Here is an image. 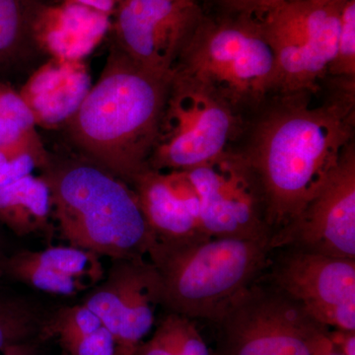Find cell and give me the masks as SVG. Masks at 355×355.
Returning <instances> with one entry per match:
<instances>
[{
	"label": "cell",
	"mask_w": 355,
	"mask_h": 355,
	"mask_svg": "<svg viewBox=\"0 0 355 355\" xmlns=\"http://www.w3.org/2000/svg\"><path fill=\"white\" fill-rule=\"evenodd\" d=\"M354 81L343 79L319 106L305 92L284 94L241 150L263 186L272 238L300 216L354 142Z\"/></svg>",
	"instance_id": "1"
},
{
	"label": "cell",
	"mask_w": 355,
	"mask_h": 355,
	"mask_svg": "<svg viewBox=\"0 0 355 355\" xmlns=\"http://www.w3.org/2000/svg\"><path fill=\"white\" fill-rule=\"evenodd\" d=\"M172 76L144 69L112 44L99 80L64 125L65 140L132 184L147 168Z\"/></svg>",
	"instance_id": "2"
},
{
	"label": "cell",
	"mask_w": 355,
	"mask_h": 355,
	"mask_svg": "<svg viewBox=\"0 0 355 355\" xmlns=\"http://www.w3.org/2000/svg\"><path fill=\"white\" fill-rule=\"evenodd\" d=\"M39 176L51 193L53 221L70 246L116 259H148L150 229L132 186L65 140L48 150Z\"/></svg>",
	"instance_id": "3"
},
{
	"label": "cell",
	"mask_w": 355,
	"mask_h": 355,
	"mask_svg": "<svg viewBox=\"0 0 355 355\" xmlns=\"http://www.w3.org/2000/svg\"><path fill=\"white\" fill-rule=\"evenodd\" d=\"M270 239L207 237L148 254L160 275L167 312L216 323L226 307L257 282L268 265Z\"/></svg>",
	"instance_id": "4"
},
{
	"label": "cell",
	"mask_w": 355,
	"mask_h": 355,
	"mask_svg": "<svg viewBox=\"0 0 355 355\" xmlns=\"http://www.w3.org/2000/svg\"><path fill=\"white\" fill-rule=\"evenodd\" d=\"M205 14L173 73L202 84L236 112L279 91L275 51L261 21L224 11Z\"/></svg>",
	"instance_id": "5"
},
{
	"label": "cell",
	"mask_w": 355,
	"mask_h": 355,
	"mask_svg": "<svg viewBox=\"0 0 355 355\" xmlns=\"http://www.w3.org/2000/svg\"><path fill=\"white\" fill-rule=\"evenodd\" d=\"M214 324L219 335L212 355H323L334 345L331 329L261 277Z\"/></svg>",
	"instance_id": "6"
},
{
	"label": "cell",
	"mask_w": 355,
	"mask_h": 355,
	"mask_svg": "<svg viewBox=\"0 0 355 355\" xmlns=\"http://www.w3.org/2000/svg\"><path fill=\"white\" fill-rule=\"evenodd\" d=\"M238 127L230 105L188 77L173 73L147 168L189 171L228 150Z\"/></svg>",
	"instance_id": "7"
},
{
	"label": "cell",
	"mask_w": 355,
	"mask_h": 355,
	"mask_svg": "<svg viewBox=\"0 0 355 355\" xmlns=\"http://www.w3.org/2000/svg\"><path fill=\"white\" fill-rule=\"evenodd\" d=\"M343 3L291 0L261 21L277 60L279 92L314 90L336 57Z\"/></svg>",
	"instance_id": "8"
},
{
	"label": "cell",
	"mask_w": 355,
	"mask_h": 355,
	"mask_svg": "<svg viewBox=\"0 0 355 355\" xmlns=\"http://www.w3.org/2000/svg\"><path fill=\"white\" fill-rule=\"evenodd\" d=\"M184 172L200 198L205 235L272 241L263 186L242 151L228 149Z\"/></svg>",
	"instance_id": "9"
},
{
	"label": "cell",
	"mask_w": 355,
	"mask_h": 355,
	"mask_svg": "<svg viewBox=\"0 0 355 355\" xmlns=\"http://www.w3.org/2000/svg\"><path fill=\"white\" fill-rule=\"evenodd\" d=\"M261 277L302 306L318 323L355 331V260L277 248Z\"/></svg>",
	"instance_id": "10"
},
{
	"label": "cell",
	"mask_w": 355,
	"mask_h": 355,
	"mask_svg": "<svg viewBox=\"0 0 355 355\" xmlns=\"http://www.w3.org/2000/svg\"><path fill=\"white\" fill-rule=\"evenodd\" d=\"M205 14L198 0H123L112 44L144 69L172 76Z\"/></svg>",
	"instance_id": "11"
},
{
	"label": "cell",
	"mask_w": 355,
	"mask_h": 355,
	"mask_svg": "<svg viewBox=\"0 0 355 355\" xmlns=\"http://www.w3.org/2000/svg\"><path fill=\"white\" fill-rule=\"evenodd\" d=\"M161 301L160 275L148 259H116L83 304L113 334L121 350L133 355L150 333Z\"/></svg>",
	"instance_id": "12"
},
{
	"label": "cell",
	"mask_w": 355,
	"mask_h": 355,
	"mask_svg": "<svg viewBox=\"0 0 355 355\" xmlns=\"http://www.w3.org/2000/svg\"><path fill=\"white\" fill-rule=\"evenodd\" d=\"M272 245L355 260L354 142L300 216L272 238Z\"/></svg>",
	"instance_id": "13"
},
{
	"label": "cell",
	"mask_w": 355,
	"mask_h": 355,
	"mask_svg": "<svg viewBox=\"0 0 355 355\" xmlns=\"http://www.w3.org/2000/svg\"><path fill=\"white\" fill-rule=\"evenodd\" d=\"M130 186L153 234V248L183 246L209 237L200 220V198L186 172L146 168Z\"/></svg>",
	"instance_id": "14"
},
{
	"label": "cell",
	"mask_w": 355,
	"mask_h": 355,
	"mask_svg": "<svg viewBox=\"0 0 355 355\" xmlns=\"http://www.w3.org/2000/svg\"><path fill=\"white\" fill-rule=\"evenodd\" d=\"M91 88L85 67L78 62L51 58L33 72L21 91L36 125L64 128Z\"/></svg>",
	"instance_id": "15"
},
{
	"label": "cell",
	"mask_w": 355,
	"mask_h": 355,
	"mask_svg": "<svg viewBox=\"0 0 355 355\" xmlns=\"http://www.w3.org/2000/svg\"><path fill=\"white\" fill-rule=\"evenodd\" d=\"M110 26L109 15L73 2L60 9H42L36 35L44 55L78 62L100 43Z\"/></svg>",
	"instance_id": "16"
},
{
	"label": "cell",
	"mask_w": 355,
	"mask_h": 355,
	"mask_svg": "<svg viewBox=\"0 0 355 355\" xmlns=\"http://www.w3.org/2000/svg\"><path fill=\"white\" fill-rule=\"evenodd\" d=\"M0 223L20 237L36 234L51 241L55 231L51 193L41 177L28 175L0 187Z\"/></svg>",
	"instance_id": "17"
},
{
	"label": "cell",
	"mask_w": 355,
	"mask_h": 355,
	"mask_svg": "<svg viewBox=\"0 0 355 355\" xmlns=\"http://www.w3.org/2000/svg\"><path fill=\"white\" fill-rule=\"evenodd\" d=\"M40 0H0V74L24 71L44 55L37 40Z\"/></svg>",
	"instance_id": "18"
},
{
	"label": "cell",
	"mask_w": 355,
	"mask_h": 355,
	"mask_svg": "<svg viewBox=\"0 0 355 355\" xmlns=\"http://www.w3.org/2000/svg\"><path fill=\"white\" fill-rule=\"evenodd\" d=\"M31 110L20 94L0 86V149H29L46 156Z\"/></svg>",
	"instance_id": "19"
},
{
	"label": "cell",
	"mask_w": 355,
	"mask_h": 355,
	"mask_svg": "<svg viewBox=\"0 0 355 355\" xmlns=\"http://www.w3.org/2000/svg\"><path fill=\"white\" fill-rule=\"evenodd\" d=\"M48 317L31 299L0 292V350L43 336Z\"/></svg>",
	"instance_id": "20"
},
{
	"label": "cell",
	"mask_w": 355,
	"mask_h": 355,
	"mask_svg": "<svg viewBox=\"0 0 355 355\" xmlns=\"http://www.w3.org/2000/svg\"><path fill=\"white\" fill-rule=\"evenodd\" d=\"M4 275L51 295L71 297L90 289L80 280L42 265L28 250L7 257Z\"/></svg>",
	"instance_id": "21"
},
{
	"label": "cell",
	"mask_w": 355,
	"mask_h": 355,
	"mask_svg": "<svg viewBox=\"0 0 355 355\" xmlns=\"http://www.w3.org/2000/svg\"><path fill=\"white\" fill-rule=\"evenodd\" d=\"M42 265L84 282L92 288L105 279L106 270L101 257L87 250L72 246H50L41 251H31Z\"/></svg>",
	"instance_id": "22"
},
{
	"label": "cell",
	"mask_w": 355,
	"mask_h": 355,
	"mask_svg": "<svg viewBox=\"0 0 355 355\" xmlns=\"http://www.w3.org/2000/svg\"><path fill=\"white\" fill-rule=\"evenodd\" d=\"M102 326L99 318L83 303L64 306L48 317L43 336H58L64 349L70 343L93 333Z\"/></svg>",
	"instance_id": "23"
},
{
	"label": "cell",
	"mask_w": 355,
	"mask_h": 355,
	"mask_svg": "<svg viewBox=\"0 0 355 355\" xmlns=\"http://www.w3.org/2000/svg\"><path fill=\"white\" fill-rule=\"evenodd\" d=\"M328 74L336 78L355 79V0L343 2L335 60Z\"/></svg>",
	"instance_id": "24"
},
{
	"label": "cell",
	"mask_w": 355,
	"mask_h": 355,
	"mask_svg": "<svg viewBox=\"0 0 355 355\" xmlns=\"http://www.w3.org/2000/svg\"><path fill=\"white\" fill-rule=\"evenodd\" d=\"M46 158L29 149H0V187L33 174Z\"/></svg>",
	"instance_id": "25"
},
{
	"label": "cell",
	"mask_w": 355,
	"mask_h": 355,
	"mask_svg": "<svg viewBox=\"0 0 355 355\" xmlns=\"http://www.w3.org/2000/svg\"><path fill=\"white\" fill-rule=\"evenodd\" d=\"M133 355H183L171 313H168L159 323L153 338L141 343Z\"/></svg>",
	"instance_id": "26"
},
{
	"label": "cell",
	"mask_w": 355,
	"mask_h": 355,
	"mask_svg": "<svg viewBox=\"0 0 355 355\" xmlns=\"http://www.w3.org/2000/svg\"><path fill=\"white\" fill-rule=\"evenodd\" d=\"M64 349L69 355H128L104 326L70 343Z\"/></svg>",
	"instance_id": "27"
},
{
	"label": "cell",
	"mask_w": 355,
	"mask_h": 355,
	"mask_svg": "<svg viewBox=\"0 0 355 355\" xmlns=\"http://www.w3.org/2000/svg\"><path fill=\"white\" fill-rule=\"evenodd\" d=\"M289 0H217L225 12L261 21L268 13Z\"/></svg>",
	"instance_id": "28"
},
{
	"label": "cell",
	"mask_w": 355,
	"mask_h": 355,
	"mask_svg": "<svg viewBox=\"0 0 355 355\" xmlns=\"http://www.w3.org/2000/svg\"><path fill=\"white\" fill-rule=\"evenodd\" d=\"M69 2L80 4V6L109 15V13L114 9L116 0H69Z\"/></svg>",
	"instance_id": "29"
},
{
	"label": "cell",
	"mask_w": 355,
	"mask_h": 355,
	"mask_svg": "<svg viewBox=\"0 0 355 355\" xmlns=\"http://www.w3.org/2000/svg\"><path fill=\"white\" fill-rule=\"evenodd\" d=\"M323 355H347L343 352L342 345H340V340H338V334L334 333V345L330 350Z\"/></svg>",
	"instance_id": "30"
},
{
	"label": "cell",
	"mask_w": 355,
	"mask_h": 355,
	"mask_svg": "<svg viewBox=\"0 0 355 355\" xmlns=\"http://www.w3.org/2000/svg\"><path fill=\"white\" fill-rule=\"evenodd\" d=\"M301 1L311 2V3L318 4V6H333V4L343 3L347 0H301Z\"/></svg>",
	"instance_id": "31"
},
{
	"label": "cell",
	"mask_w": 355,
	"mask_h": 355,
	"mask_svg": "<svg viewBox=\"0 0 355 355\" xmlns=\"http://www.w3.org/2000/svg\"><path fill=\"white\" fill-rule=\"evenodd\" d=\"M7 257L3 253V249H2L1 239H0V277L4 275V265H6Z\"/></svg>",
	"instance_id": "32"
}]
</instances>
